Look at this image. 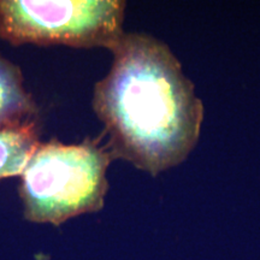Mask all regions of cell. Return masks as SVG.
Listing matches in <instances>:
<instances>
[{"instance_id":"277c9868","label":"cell","mask_w":260,"mask_h":260,"mask_svg":"<svg viewBox=\"0 0 260 260\" xmlns=\"http://www.w3.org/2000/svg\"><path fill=\"white\" fill-rule=\"evenodd\" d=\"M38 112L37 103L24 88L19 67L0 54V130L34 122Z\"/></svg>"},{"instance_id":"3957f363","label":"cell","mask_w":260,"mask_h":260,"mask_svg":"<svg viewBox=\"0 0 260 260\" xmlns=\"http://www.w3.org/2000/svg\"><path fill=\"white\" fill-rule=\"evenodd\" d=\"M124 12L121 0H0V39L112 51L124 35Z\"/></svg>"},{"instance_id":"5b68a950","label":"cell","mask_w":260,"mask_h":260,"mask_svg":"<svg viewBox=\"0 0 260 260\" xmlns=\"http://www.w3.org/2000/svg\"><path fill=\"white\" fill-rule=\"evenodd\" d=\"M39 142L37 121L0 130V180L21 176Z\"/></svg>"},{"instance_id":"6da1fadb","label":"cell","mask_w":260,"mask_h":260,"mask_svg":"<svg viewBox=\"0 0 260 260\" xmlns=\"http://www.w3.org/2000/svg\"><path fill=\"white\" fill-rule=\"evenodd\" d=\"M98 81L93 110L115 159L157 176L187 159L199 140L204 105L165 42L124 32Z\"/></svg>"},{"instance_id":"7a4b0ae2","label":"cell","mask_w":260,"mask_h":260,"mask_svg":"<svg viewBox=\"0 0 260 260\" xmlns=\"http://www.w3.org/2000/svg\"><path fill=\"white\" fill-rule=\"evenodd\" d=\"M99 142H39L21 174L18 191L25 219L60 225L103 209L109 190L107 169L115 157L109 146Z\"/></svg>"}]
</instances>
